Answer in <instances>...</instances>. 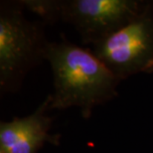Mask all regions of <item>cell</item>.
<instances>
[{
  "label": "cell",
  "mask_w": 153,
  "mask_h": 153,
  "mask_svg": "<svg viewBox=\"0 0 153 153\" xmlns=\"http://www.w3.org/2000/svg\"><path fill=\"white\" fill-rule=\"evenodd\" d=\"M45 60L54 76V94H50L51 109L79 108L84 118H90L94 108L117 97L121 79L114 76L91 50L82 48L63 37L49 43Z\"/></svg>",
  "instance_id": "cell-1"
},
{
  "label": "cell",
  "mask_w": 153,
  "mask_h": 153,
  "mask_svg": "<svg viewBox=\"0 0 153 153\" xmlns=\"http://www.w3.org/2000/svg\"><path fill=\"white\" fill-rule=\"evenodd\" d=\"M23 7L37 14L42 22L62 21L79 32L82 42L94 45L123 28L152 1L146 0H25Z\"/></svg>",
  "instance_id": "cell-2"
},
{
  "label": "cell",
  "mask_w": 153,
  "mask_h": 153,
  "mask_svg": "<svg viewBox=\"0 0 153 153\" xmlns=\"http://www.w3.org/2000/svg\"><path fill=\"white\" fill-rule=\"evenodd\" d=\"M21 1L0 4V88L2 93L19 91L28 72L45 60L50 42L44 22L30 21Z\"/></svg>",
  "instance_id": "cell-3"
},
{
  "label": "cell",
  "mask_w": 153,
  "mask_h": 153,
  "mask_svg": "<svg viewBox=\"0 0 153 153\" xmlns=\"http://www.w3.org/2000/svg\"><path fill=\"white\" fill-rule=\"evenodd\" d=\"M91 48L121 81L138 73H153V1L129 24Z\"/></svg>",
  "instance_id": "cell-4"
},
{
  "label": "cell",
  "mask_w": 153,
  "mask_h": 153,
  "mask_svg": "<svg viewBox=\"0 0 153 153\" xmlns=\"http://www.w3.org/2000/svg\"><path fill=\"white\" fill-rule=\"evenodd\" d=\"M50 94L30 115L0 123V150L5 153H37L45 143L60 145V134H50L53 118L47 115Z\"/></svg>",
  "instance_id": "cell-5"
},
{
  "label": "cell",
  "mask_w": 153,
  "mask_h": 153,
  "mask_svg": "<svg viewBox=\"0 0 153 153\" xmlns=\"http://www.w3.org/2000/svg\"><path fill=\"white\" fill-rule=\"evenodd\" d=\"M0 153H5L4 151H2V150H0Z\"/></svg>",
  "instance_id": "cell-6"
}]
</instances>
